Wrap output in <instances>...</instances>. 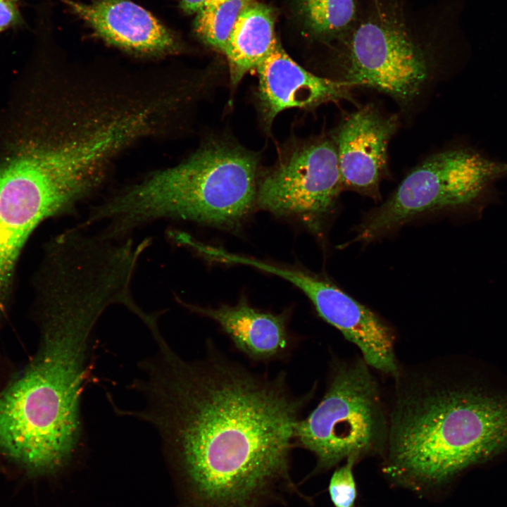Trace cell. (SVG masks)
<instances>
[{
    "instance_id": "6da1fadb",
    "label": "cell",
    "mask_w": 507,
    "mask_h": 507,
    "mask_svg": "<svg viewBox=\"0 0 507 507\" xmlns=\"http://www.w3.org/2000/svg\"><path fill=\"white\" fill-rule=\"evenodd\" d=\"M156 344L134 383L145 405L133 413L160 434L190 506L265 507L294 490L295 427L317 384L295 394L286 373L254 372L209 341L194 361Z\"/></svg>"
},
{
    "instance_id": "7a4b0ae2",
    "label": "cell",
    "mask_w": 507,
    "mask_h": 507,
    "mask_svg": "<svg viewBox=\"0 0 507 507\" xmlns=\"http://www.w3.org/2000/svg\"><path fill=\"white\" fill-rule=\"evenodd\" d=\"M39 287V348L0 392V451L34 475L62 468L78 446L91 337L102 314L121 301L111 279L82 268L55 273Z\"/></svg>"
},
{
    "instance_id": "3957f363",
    "label": "cell",
    "mask_w": 507,
    "mask_h": 507,
    "mask_svg": "<svg viewBox=\"0 0 507 507\" xmlns=\"http://www.w3.org/2000/svg\"><path fill=\"white\" fill-rule=\"evenodd\" d=\"M393 380L382 454L391 478L434 488L507 449V396L452 381L434 360Z\"/></svg>"
},
{
    "instance_id": "277c9868",
    "label": "cell",
    "mask_w": 507,
    "mask_h": 507,
    "mask_svg": "<svg viewBox=\"0 0 507 507\" xmlns=\"http://www.w3.org/2000/svg\"><path fill=\"white\" fill-rule=\"evenodd\" d=\"M258 161L237 144L212 141L92 208L83 223H103L102 232L113 238L166 218L237 225L256 204Z\"/></svg>"
},
{
    "instance_id": "5b68a950",
    "label": "cell",
    "mask_w": 507,
    "mask_h": 507,
    "mask_svg": "<svg viewBox=\"0 0 507 507\" xmlns=\"http://www.w3.org/2000/svg\"><path fill=\"white\" fill-rule=\"evenodd\" d=\"M92 191L75 158L45 141L0 164V318L7 310L17 261L32 231L50 217L73 212Z\"/></svg>"
},
{
    "instance_id": "8992f818",
    "label": "cell",
    "mask_w": 507,
    "mask_h": 507,
    "mask_svg": "<svg viewBox=\"0 0 507 507\" xmlns=\"http://www.w3.org/2000/svg\"><path fill=\"white\" fill-rule=\"evenodd\" d=\"M361 356L330 360L327 387L316 407L296 425L295 446L316 458L315 472L342 461L382 455L387 443V401Z\"/></svg>"
},
{
    "instance_id": "52a82bcc",
    "label": "cell",
    "mask_w": 507,
    "mask_h": 507,
    "mask_svg": "<svg viewBox=\"0 0 507 507\" xmlns=\"http://www.w3.org/2000/svg\"><path fill=\"white\" fill-rule=\"evenodd\" d=\"M506 175V162L473 151L436 154L414 168L384 203L366 215L353 242H370L420 214L468 204Z\"/></svg>"
},
{
    "instance_id": "ba28073f",
    "label": "cell",
    "mask_w": 507,
    "mask_h": 507,
    "mask_svg": "<svg viewBox=\"0 0 507 507\" xmlns=\"http://www.w3.org/2000/svg\"><path fill=\"white\" fill-rule=\"evenodd\" d=\"M342 189L334 142L321 139L293 149L258 180L256 204L318 229Z\"/></svg>"
},
{
    "instance_id": "9c48e42d",
    "label": "cell",
    "mask_w": 507,
    "mask_h": 507,
    "mask_svg": "<svg viewBox=\"0 0 507 507\" xmlns=\"http://www.w3.org/2000/svg\"><path fill=\"white\" fill-rule=\"evenodd\" d=\"M346 51L342 80L375 89L402 103L418 95L428 77L423 52L400 23L388 17L361 23Z\"/></svg>"
},
{
    "instance_id": "30bf717a",
    "label": "cell",
    "mask_w": 507,
    "mask_h": 507,
    "mask_svg": "<svg viewBox=\"0 0 507 507\" xmlns=\"http://www.w3.org/2000/svg\"><path fill=\"white\" fill-rule=\"evenodd\" d=\"M283 277L308 296L323 320L359 349L371 368L392 378L398 374L396 334L380 316L319 276L289 268Z\"/></svg>"
},
{
    "instance_id": "8fae6325",
    "label": "cell",
    "mask_w": 507,
    "mask_h": 507,
    "mask_svg": "<svg viewBox=\"0 0 507 507\" xmlns=\"http://www.w3.org/2000/svg\"><path fill=\"white\" fill-rule=\"evenodd\" d=\"M397 125L396 115H384L372 105L343 119L334 138L343 188L378 196L387 170L389 142Z\"/></svg>"
},
{
    "instance_id": "7c38bea8",
    "label": "cell",
    "mask_w": 507,
    "mask_h": 507,
    "mask_svg": "<svg viewBox=\"0 0 507 507\" xmlns=\"http://www.w3.org/2000/svg\"><path fill=\"white\" fill-rule=\"evenodd\" d=\"M258 99L267 125L281 111L311 108L325 103L351 100L348 82L318 76L299 65L279 42L258 65Z\"/></svg>"
},
{
    "instance_id": "4fadbf2b",
    "label": "cell",
    "mask_w": 507,
    "mask_h": 507,
    "mask_svg": "<svg viewBox=\"0 0 507 507\" xmlns=\"http://www.w3.org/2000/svg\"><path fill=\"white\" fill-rule=\"evenodd\" d=\"M94 34L113 46L141 54L175 53L179 44L173 33L150 12L130 0H63Z\"/></svg>"
},
{
    "instance_id": "5bb4252c",
    "label": "cell",
    "mask_w": 507,
    "mask_h": 507,
    "mask_svg": "<svg viewBox=\"0 0 507 507\" xmlns=\"http://www.w3.org/2000/svg\"><path fill=\"white\" fill-rule=\"evenodd\" d=\"M182 303L190 311L217 323L233 346L253 362L287 361L298 346L283 314L256 309L244 300L218 308Z\"/></svg>"
},
{
    "instance_id": "9a60e30c",
    "label": "cell",
    "mask_w": 507,
    "mask_h": 507,
    "mask_svg": "<svg viewBox=\"0 0 507 507\" xmlns=\"http://www.w3.org/2000/svg\"><path fill=\"white\" fill-rule=\"evenodd\" d=\"M272 9L258 1L246 7L237 20L223 51L231 85L256 69L277 44Z\"/></svg>"
},
{
    "instance_id": "2e32d148",
    "label": "cell",
    "mask_w": 507,
    "mask_h": 507,
    "mask_svg": "<svg viewBox=\"0 0 507 507\" xmlns=\"http://www.w3.org/2000/svg\"><path fill=\"white\" fill-rule=\"evenodd\" d=\"M297 6L310 31L323 37L343 32L356 13L354 0H297Z\"/></svg>"
},
{
    "instance_id": "e0dca14e",
    "label": "cell",
    "mask_w": 507,
    "mask_h": 507,
    "mask_svg": "<svg viewBox=\"0 0 507 507\" xmlns=\"http://www.w3.org/2000/svg\"><path fill=\"white\" fill-rule=\"evenodd\" d=\"M258 0H225L202 8L196 14L194 30L206 44L221 51L243 11Z\"/></svg>"
},
{
    "instance_id": "ac0fdd59",
    "label": "cell",
    "mask_w": 507,
    "mask_h": 507,
    "mask_svg": "<svg viewBox=\"0 0 507 507\" xmlns=\"http://www.w3.org/2000/svg\"><path fill=\"white\" fill-rule=\"evenodd\" d=\"M356 463L353 459L346 460L330 477L328 491L334 507H355L357 488L353 467Z\"/></svg>"
},
{
    "instance_id": "d6986e66",
    "label": "cell",
    "mask_w": 507,
    "mask_h": 507,
    "mask_svg": "<svg viewBox=\"0 0 507 507\" xmlns=\"http://www.w3.org/2000/svg\"><path fill=\"white\" fill-rule=\"evenodd\" d=\"M20 0H0V32L23 23Z\"/></svg>"
},
{
    "instance_id": "ffe728a7",
    "label": "cell",
    "mask_w": 507,
    "mask_h": 507,
    "mask_svg": "<svg viewBox=\"0 0 507 507\" xmlns=\"http://www.w3.org/2000/svg\"><path fill=\"white\" fill-rule=\"evenodd\" d=\"M225 0H180V8L188 14L197 13L204 8L216 5Z\"/></svg>"
}]
</instances>
